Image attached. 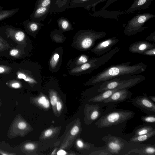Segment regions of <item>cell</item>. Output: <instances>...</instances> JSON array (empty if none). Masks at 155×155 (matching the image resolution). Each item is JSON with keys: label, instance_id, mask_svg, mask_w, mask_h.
Listing matches in <instances>:
<instances>
[{"label": "cell", "instance_id": "obj_1", "mask_svg": "<svg viewBox=\"0 0 155 155\" xmlns=\"http://www.w3.org/2000/svg\"><path fill=\"white\" fill-rule=\"evenodd\" d=\"M131 63V62L127 61L110 66L94 76L90 83L96 84L121 76L139 74L146 70V65L144 63L130 65Z\"/></svg>", "mask_w": 155, "mask_h": 155}, {"label": "cell", "instance_id": "obj_2", "mask_svg": "<svg viewBox=\"0 0 155 155\" xmlns=\"http://www.w3.org/2000/svg\"><path fill=\"white\" fill-rule=\"evenodd\" d=\"M135 114V112L129 110L111 112L100 118L96 122V125L100 128L111 127L131 119Z\"/></svg>", "mask_w": 155, "mask_h": 155}, {"label": "cell", "instance_id": "obj_3", "mask_svg": "<svg viewBox=\"0 0 155 155\" xmlns=\"http://www.w3.org/2000/svg\"><path fill=\"white\" fill-rule=\"evenodd\" d=\"M155 17L150 13L138 14L129 21L124 30V34L127 36L134 35L141 32L148 27H144L145 23L149 19Z\"/></svg>", "mask_w": 155, "mask_h": 155}, {"label": "cell", "instance_id": "obj_4", "mask_svg": "<svg viewBox=\"0 0 155 155\" xmlns=\"http://www.w3.org/2000/svg\"><path fill=\"white\" fill-rule=\"evenodd\" d=\"M146 79V77L143 75H138V76L131 81L120 85L113 89L105 91L101 93L90 100V101L100 102H103L105 100L108 98L115 91L122 89H129L134 87Z\"/></svg>", "mask_w": 155, "mask_h": 155}, {"label": "cell", "instance_id": "obj_5", "mask_svg": "<svg viewBox=\"0 0 155 155\" xmlns=\"http://www.w3.org/2000/svg\"><path fill=\"white\" fill-rule=\"evenodd\" d=\"M138 75H124L108 80L103 82L97 89L101 93L105 91L113 89L129 82L137 78Z\"/></svg>", "mask_w": 155, "mask_h": 155}, {"label": "cell", "instance_id": "obj_6", "mask_svg": "<svg viewBox=\"0 0 155 155\" xmlns=\"http://www.w3.org/2000/svg\"><path fill=\"white\" fill-rule=\"evenodd\" d=\"M102 139L105 143L107 150L112 154H118L125 145L121 138L110 134Z\"/></svg>", "mask_w": 155, "mask_h": 155}, {"label": "cell", "instance_id": "obj_7", "mask_svg": "<svg viewBox=\"0 0 155 155\" xmlns=\"http://www.w3.org/2000/svg\"><path fill=\"white\" fill-rule=\"evenodd\" d=\"M133 104L144 112L149 114H155V104L148 97H137L132 100Z\"/></svg>", "mask_w": 155, "mask_h": 155}, {"label": "cell", "instance_id": "obj_8", "mask_svg": "<svg viewBox=\"0 0 155 155\" xmlns=\"http://www.w3.org/2000/svg\"><path fill=\"white\" fill-rule=\"evenodd\" d=\"M119 41L116 36L105 39L97 43L92 49V51L98 56L103 55L111 50Z\"/></svg>", "mask_w": 155, "mask_h": 155}, {"label": "cell", "instance_id": "obj_9", "mask_svg": "<svg viewBox=\"0 0 155 155\" xmlns=\"http://www.w3.org/2000/svg\"><path fill=\"white\" fill-rule=\"evenodd\" d=\"M132 93L128 89L118 90L113 93L103 102L104 103L123 102L131 97Z\"/></svg>", "mask_w": 155, "mask_h": 155}, {"label": "cell", "instance_id": "obj_10", "mask_svg": "<svg viewBox=\"0 0 155 155\" xmlns=\"http://www.w3.org/2000/svg\"><path fill=\"white\" fill-rule=\"evenodd\" d=\"M155 48V44L145 41H137L131 44L128 50L134 53L141 54L145 51L149 49Z\"/></svg>", "mask_w": 155, "mask_h": 155}, {"label": "cell", "instance_id": "obj_11", "mask_svg": "<svg viewBox=\"0 0 155 155\" xmlns=\"http://www.w3.org/2000/svg\"><path fill=\"white\" fill-rule=\"evenodd\" d=\"M153 0H135L130 7L124 12L127 14L141 10H146L151 5Z\"/></svg>", "mask_w": 155, "mask_h": 155}, {"label": "cell", "instance_id": "obj_12", "mask_svg": "<svg viewBox=\"0 0 155 155\" xmlns=\"http://www.w3.org/2000/svg\"><path fill=\"white\" fill-rule=\"evenodd\" d=\"M71 0H52L49 10L50 14L64 11L68 8Z\"/></svg>", "mask_w": 155, "mask_h": 155}, {"label": "cell", "instance_id": "obj_13", "mask_svg": "<svg viewBox=\"0 0 155 155\" xmlns=\"http://www.w3.org/2000/svg\"><path fill=\"white\" fill-rule=\"evenodd\" d=\"M50 7V6L46 7H35L30 16V19L38 21L43 20L49 13Z\"/></svg>", "mask_w": 155, "mask_h": 155}, {"label": "cell", "instance_id": "obj_14", "mask_svg": "<svg viewBox=\"0 0 155 155\" xmlns=\"http://www.w3.org/2000/svg\"><path fill=\"white\" fill-rule=\"evenodd\" d=\"M98 0H71L68 8L83 7L89 11L92 5Z\"/></svg>", "mask_w": 155, "mask_h": 155}, {"label": "cell", "instance_id": "obj_15", "mask_svg": "<svg viewBox=\"0 0 155 155\" xmlns=\"http://www.w3.org/2000/svg\"><path fill=\"white\" fill-rule=\"evenodd\" d=\"M23 25L28 31L34 32L37 31L43 24L39 21L30 19L25 21Z\"/></svg>", "mask_w": 155, "mask_h": 155}, {"label": "cell", "instance_id": "obj_16", "mask_svg": "<svg viewBox=\"0 0 155 155\" xmlns=\"http://www.w3.org/2000/svg\"><path fill=\"white\" fill-rule=\"evenodd\" d=\"M131 151L140 155H155V147L153 145H147L142 148L134 149Z\"/></svg>", "mask_w": 155, "mask_h": 155}, {"label": "cell", "instance_id": "obj_17", "mask_svg": "<svg viewBox=\"0 0 155 155\" xmlns=\"http://www.w3.org/2000/svg\"><path fill=\"white\" fill-rule=\"evenodd\" d=\"M3 7L0 6V21L11 17L17 13L19 10L18 8L3 9Z\"/></svg>", "mask_w": 155, "mask_h": 155}, {"label": "cell", "instance_id": "obj_18", "mask_svg": "<svg viewBox=\"0 0 155 155\" xmlns=\"http://www.w3.org/2000/svg\"><path fill=\"white\" fill-rule=\"evenodd\" d=\"M155 135V129L145 134L135 136L132 137L130 140V142L133 143H140L146 141Z\"/></svg>", "mask_w": 155, "mask_h": 155}, {"label": "cell", "instance_id": "obj_19", "mask_svg": "<svg viewBox=\"0 0 155 155\" xmlns=\"http://www.w3.org/2000/svg\"><path fill=\"white\" fill-rule=\"evenodd\" d=\"M90 109L89 117L91 121L93 122L101 115L100 107L98 105L96 104L91 106Z\"/></svg>", "mask_w": 155, "mask_h": 155}, {"label": "cell", "instance_id": "obj_20", "mask_svg": "<svg viewBox=\"0 0 155 155\" xmlns=\"http://www.w3.org/2000/svg\"><path fill=\"white\" fill-rule=\"evenodd\" d=\"M57 22L59 26L64 30L70 29L72 27V25L69 20L64 17L59 18L57 20Z\"/></svg>", "mask_w": 155, "mask_h": 155}, {"label": "cell", "instance_id": "obj_21", "mask_svg": "<svg viewBox=\"0 0 155 155\" xmlns=\"http://www.w3.org/2000/svg\"><path fill=\"white\" fill-rule=\"evenodd\" d=\"M155 129L150 126L142 127L135 130L134 135L137 136L146 134Z\"/></svg>", "mask_w": 155, "mask_h": 155}, {"label": "cell", "instance_id": "obj_22", "mask_svg": "<svg viewBox=\"0 0 155 155\" xmlns=\"http://www.w3.org/2000/svg\"><path fill=\"white\" fill-rule=\"evenodd\" d=\"M17 76L18 78L23 79L25 81L29 83L34 84L36 83V81L33 78L21 72H18L17 73Z\"/></svg>", "mask_w": 155, "mask_h": 155}, {"label": "cell", "instance_id": "obj_23", "mask_svg": "<svg viewBox=\"0 0 155 155\" xmlns=\"http://www.w3.org/2000/svg\"><path fill=\"white\" fill-rule=\"evenodd\" d=\"M118 0H98L97 2L94 4L92 5L91 8H92V11L94 12H95V7L98 4L103 2L107 1V2L103 8L100 9V10H105V8H107L111 4Z\"/></svg>", "mask_w": 155, "mask_h": 155}, {"label": "cell", "instance_id": "obj_24", "mask_svg": "<svg viewBox=\"0 0 155 155\" xmlns=\"http://www.w3.org/2000/svg\"><path fill=\"white\" fill-rule=\"evenodd\" d=\"M52 0H37L35 7H47L51 5Z\"/></svg>", "mask_w": 155, "mask_h": 155}, {"label": "cell", "instance_id": "obj_25", "mask_svg": "<svg viewBox=\"0 0 155 155\" xmlns=\"http://www.w3.org/2000/svg\"><path fill=\"white\" fill-rule=\"evenodd\" d=\"M38 103L45 108H48L50 106L49 100L44 96L41 97L38 99Z\"/></svg>", "mask_w": 155, "mask_h": 155}, {"label": "cell", "instance_id": "obj_26", "mask_svg": "<svg viewBox=\"0 0 155 155\" xmlns=\"http://www.w3.org/2000/svg\"><path fill=\"white\" fill-rule=\"evenodd\" d=\"M141 120L144 122L149 123H155V115H150L141 116L140 117Z\"/></svg>", "mask_w": 155, "mask_h": 155}, {"label": "cell", "instance_id": "obj_27", "mask_svg": "<svg viewBox=\"0 0 155 155\" xmlns=\"http://www.w3.org/2000/svg\"><path fill=\"white\" fill-rule=\"evenodd\" d=\"M59 55L57 53H55L53 55L50 61V65L52 68H55L59 60Z\"/></svg>", "mask_w": 155, "mask_h": 155}, {"label": "cell", "instance_id": "obj_28", "mask_svg": "<svg viewBox=\"0 0 155 155\" xmlns=\"http://www.w3.org/2000/svg\"><path fill=\"white\" fill-rule=\"evenodd\" d=\"M11 68L8 66L0 65V74H5L10 72Z\"/></svg>", "mask_w": 155, "mask_h": 155}, {"label": "cell", "instance_id": "obj_29", "mask_svg": "<svg viewBox=\"0 0 155 155\" xmlns=\"http://www.w3.org/2000/svg\"><path fill=\"white\" fill-rule=\"evenodd\" d=\"M88 61L87 57L85 55H82L78 58L77 63L79 64H81L87 63Z\"/></svg>", "mask_w": 155, "mask_h": 155}, {"label": "cell", "instance_id": "obj_30", "mask_svg": "<svg viewBox=\"0 0 155 155\" xmlns=\"http://www.w3.org/2000/svg\"><path fill=\"white\" fill-rule=\"evenodd\" d=\"M141 54L149 56H155V48L147 50L142 53Z\"/></svg>", "mask_w": 155, "mask_h": 155}, {"label": "cell", "instance_id": "obj_31", "mask_svg": "<svg viewBox=\"0 0 155 155\" xmlns=\"http://www.w3.org/2000/svg\"><path fill=\"white\" fill-rule=\"evenodd\" d=\"M26 123L23 121H19L17 124V127L18 129L20 130H23L27 127Z\"/></svg>", "mask_w": 155, "mask_h": 155}, {"label": "cell", "instance_id": "obj_32", "mask_svg": "<svg viewBox=\"0 0 155 155\" xmlns=\"http://www.w3.org/2000/svg\"><path fill=\"white\" fill-rule=\"evenodd\" d=\"M10 86L12 88L15 89H18L21 87V84L17 81H14L11 82Z\"/></svg>", "mask_w": 155, "mask_h": 155}, {"label": "cell", "instance_id": "obj_33", "mask_svg": "<svg viewBox=\"0 0 155 155\" xmlns=\"http://www.w3.org/2000/svg\"><path fill=\"white\" fill-rule=\"evenodd\" d=\"M79 128L77 126H74L70 131L71 134L73 136L77 134L79 132Z\"/></svg>", "mask_w": 155, "mask_h": 155}, {"label": "cell", "instance_id": "obj_34", "mask_svg": "<svg viewBox=\"0 0 155 155\" xmlns=\"http://www.w3.org/2000/svg\"><path fill=\"white\" fill-rule=\"evenodd\" d=\"M24 148L27 150H32L35 149V146L32 143H27L24 145Z\"/></svg>", "mask_w": 155, "mask_h": 155}, {"label": "cell", "instance_id": "obj_35", "mask_svg": "<svg viewBox=\"0 0 155 155\" xmlns=\"http://www.w3.org/2000/svg\"><path fill=\"white\" fill-rule=\"evenodd\" d=\"M57 101V97L55 95H53L50 98V102L53 106L56 105Z\"/></svg>", "mask_w": 155, "mask_h": 155}, {"label": "cell", "instance_id": "obj_36", "mask_svg": "<svg viewBox=\"0 0 155 155\" xmlns=\"http://www.w3.org/2000/svg\"><path fill=\"white\" fill-rule=\"evenodd\" d=\"M146 39L147 40L155 42V31L152 32L149 36L146 38Z\"/></svg>", "mask_w": 155, "mask_h": 155}, {"label": "cell", "instance_id": "obj_37", "mask_svg": "<svg viewBox=\"0 0 155 155\" xmlns=\"http://www.w3.org/2000/svg\"><path fill=\"white\" fill-rule=\"evenodd\" d=\"M19 51L18 49H14L11 50L9 52V54L12 56H15L19 53Z\"/></svg>", "mask_w": 155, "mask_h": 155}, {"label": "cell", "instance_id": "obj_38", "mask_svg": "<svg viewBox=\"0 0 155 155\" xmlns=\"http://www.w3.org/2000/svg\"><path fill=\"white\" fill-rule=\"evenodd\" d=\"M52 130L51 129H49L45 132L44 134L45 137H49L52 135Z\"/></svg>", "mask_w": 155, "mask_h": 155}, {"label": "cell", "instance_id": "obj_39", "mask_svg": "<svg viewBox=\"0 0 155 155\" xmlns=\"http://www.w3.org/2000/svg\"><path fill=\"white\" fill-rule=\"evenodd\" d=\"M56 105L57 110L58 111H60L62 108V105L61 103L59 101H57Z\"/></svg>", "mask_w": 155, "mask_h": 155}, {"label": "cell", "instance_id": "obj_40", "mask_svg": "<svg viewBox=\"0 0 155 155\" xmlns=\"http://www.w3.org/2000/svg\"><path fill=\"white\" fill-rule=\"evenodd\" d=\"M77 146L80 148L83 147L84 146L83 143L80 140H77Z\"/></svg>", "mask_w": 155, "mask_h": 155}, {"label": "cell", "instance_id": "obj_41", "mask_svg": "<svg viewBox=\"0 0 155 155\" xmlns=\"http://www.w3.org/2000/svg\"><path fill=\"white\" fill-rule=\"evenodd\" d=\"M57 154L59 155H64L66 154V153L64 150H60L58 152Z\"/></svg>", "mask_w": 155, "mask_h": 155}, {"label": "cell", "instance_id": "obj_42", "mask_svg": "<svg viewBox=\"0 0 155 155\" xmlns=\"http://www.w3.org/2000/svg\"><path fill=\"white\" fill-rule=\"evenodd\" d=\"M148 97L151 101H153L154 102H155V96H154Z\"/></svg>", "mask_w": 155, "mask_h": 155}, {"label": "cell", "instance_id": "obj_43", "mask_svg": "<svg viewBox=\"0 0 155 155\" xmlns=\"http://www.w3.org/2000/svg\"><path fill=\"white\" fill-rule=\"evenodd\" d=\"M0 153H1L2 154V155H8V154H8L7 153H5V152H0Z\"/></svg>", "mask_w": 155, "mask_h": 155}, {"label": "cell", "instance_id": "obj_44", "mask_svg": "<svg viewBox=\"0 0 155 155\" xmlns=\"http://www.w3.org/2000/svg\"><path fill=\"white\" fill-rule=\"evenodd\" d=\"M1 40L0 39V46H1L2 45V44L1 43Z\"/></svg>", "mask_w": 155, "mask_h": 155}]
</instances>
